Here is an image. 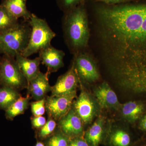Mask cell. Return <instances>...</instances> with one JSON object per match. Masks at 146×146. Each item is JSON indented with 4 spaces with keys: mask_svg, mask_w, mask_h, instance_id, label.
<instances>
[{
    "mask_svg": "<svg viewBox=\"0 0 146 146\" xmlns=\"http://www.w3.org/2000/svg\"><path fill=\"white\" fill-rule=\"evenodd\" d=\"M63 22L66 41L74 55L88 44L90 31L86 10L81 5L67 11Z\"/></svg>",
    "mask_w": 146,
    "mask_h": 146,
    "instance_id": "2",
    "label": "cell"
},
{
    "mask_svg": "<svg viewBox=\"0 0 146 146\" xmlns=\"http://www.w3.org/2000/svg\"><path fill=\"white\" fill-rule=\"evenodd\" d=\"M48 72H39L36 77L32 80L28 84L29 95L35 100L46 98V95L51 91V86L49 82Z\"/></svg>",
    "mask_w": 146,
    "mask_h": 146,
    "instance_id": "13",
    "label": "cell"
},
{
    "mask_svg": "<svg viewBox=\"0 0 146 146\" xmlns=\"http://www.w3.org/2000/svg\"><path fill=\"white\" fill-rule=\"evenodd\" d=\"M16 61L18 67L25 76L28 84L32 80L36 77L39 72V65L41 63L40 57L30 59L21 54L16 56Z\"/></svg>",
    "mask_w": 146,
    "mask_h": 146,
    "instance_id": "15",
    "label": "cell"
},
{
    "mask_svg": "<svg viewBox=\"0 0 146 146\" xmlns=\"http://www.w3.org/2000/svg\"><path fill=\"white\" fill-rule=\"evenodd\" d=\"M31 29L29 24L19 23L0 33V51L15 58L21 54L28 44Z\"/></svg>",
    "mask_w": 146,
    "mask_h": 146,
    "instance_id": "3",
    "label": "cell"
},
{
    "mask_svg": "<svg viewBox=\"0 0 146 146\" xmlns=\"http://www.w3.org/2000/svg\"><path fill=\"white\" fill-rule=\"evenodd\" d=\"M120 109L123 119L128 122L133 123L143 115L145 106L140 102L130 101L122 105Z\"/></svg>",
    "mask_w": 146,
    "mask_h": 146,
    "instance_id": "17",
    "label": "cell"
},
{
    "mask_svg": "<svg viewBox=\"0 0 146 146\" xmlns=\"http://www.w3.org/2000/svg\"><path fill=\"white\" fill-rule=\"evenodd\" d=\"M103 59L110 75L146 68V5L97 9Z\"/></svg>",
    "mask_w": 146,
    "mask_h": 146,
    "instance_id": "1",
    "label": "cell"
},
{
    "mask_svg": "<svg viewBox=\"0 0 146 146\" xmlns=\"http://www.w3.org/2000/svg\"><path fill=\"white\" fill-rule=\"evenodd\" d=\"M0 83L17 91L27 88V79L14 58L4 55L0 61Z\"/></svg>",
    "mask_w": 146,
    "mask_h": 146,
    "instance_id": "6",
    "label": "cell"
},
{
    "mask_svg": "<svg viewBox=\"0 0 146 146\" xmlns=\"http://www.w3.org/2000/svg\"><path fill=\"white\" fill-rule=\"evenodd\" d=\"M77 97L76 94L47 97L45 106L49 117L56 121H59L72 108L73 101Z\"/></svg>",
    "mask_w": 146,
    "mask_h": 146,
    "instance_id": "8",
    "label": "cell"
},
{
    "mask_svg": "<svg viewBox=\"0 0 146 146\" xmlns=\"http://www.w3.org/2000/svg\"><path fill=\"white\" fill-rule=\"evenodd\" d=\"M27 0H3L1 5L15 18H23L26 22L30 19L32 13L27 7Z\"/></svg>",
    "mask_w": 146,
    "mask_h": 146,
    "instance_id": "16",
    "label": "cell"
},
{
    "mask_svg": "<svg viewBox=\"0 0 146 146\" xmlns=\"http://www.w3.org/2000/svg\"><path fill=\"white\" fill-rule=\"evenodd\" d=\"M106 120L99 115L84 134V138L90 146H99L106 128Z\"/></svg>",
    "mask_w": 146,
    "mask_h": 146,
    "instance_id": "14",
    "label": "cell"
},
{
    "mask_svg": "<svg viewBox=\"0 0 146 146\" xmlns=\"http://www.w3.org/2000/svg\"><path fill=\"white\" fill-rule=\"evenodd\" d=\"M21 96L16 89L3 86L0 88V108L5 111Z\"/></svg>",
    "mask_w": 146,
    "mask_h": 146,
    "instance_id": "19",
    "label": "cell"
},
{
    "mask_svg": "<svg viewBox=\"0 0 146 146\" xmlns=\"http://www.w3.org/2000/svg\"><path fill=\"white\" fill-rule=\"evenodd\" d=\"M68 146H90L84 138V136L70 139Z\"/></svg>",
    "mask_w": 146,
    "mask_h": 146,
    "instance_id": "27",
    "label": "cell"
},
{
    "mask_svg": "<svg viewBox=\"0 0 146 146\" xmlns=\"http://www.w3.org/2000/svg\"><path fill=\"white\" fill-rule=\"evenodd\" d=\"M81 91L74 100L72 108L81 119L84 125L91 123L100 114L101 108L94 94L84 89L80 82Z\"/></svg>",
    "mask_w": 146,
    "mask_h": 146,
    "instance_id": "5",
    "label": "cell"
},
{
    "mask_svg": "<svg viewBox=\"0 0 146 146\" xmlns=\"http://www.w3.org/2000/svg\"><path fill=\"white\" fill-rule=\"evenodd\" d=\"M139 128L141 130L143 131H146V114L141 118L139 123Z\"/></svg>",
    "mask_w": 146,
    "mask_h": 146,
    "instance_id": "29",
    "label": "cell"
},
{
    "mask_svg": "<svg viewBox=\"0 0 146 146\" xmlns=\"http://www.w3.org/2000/svg\"><path fill=\"white\" fill-rule=\"evenodd\" d=\"M28 22L31 27V33L28 44L21 54L27 58L51 46L52 40L56 36L46 20L35 14L32 13Z\"/></svg>",
    "mask_w": 146,
    "mask_h": 146,
    "instance_id": "4",
    "label": "cell"
},
{
    "mask_svg": "<svg viewBox=\"0 0 146 146\" xmlns=\"http://www.w3.org/2000/svg\"><path fill=\"white\" fill-rule=\"evenodd\" d=\"M35 146H46L45 144L40 141H37Z\"/></svg>",
    "mask_w": 146,
    "mask_h": 146,
    "instance_id": "30",
    "label": "cell"
},
{
    "mask_svg": "<svg viewBox=\"0 0 146 146\" xmlns=\"http://www.w3.org/2000/svg\"><path fill=\"white\" fill-rule=\"evenodd\" d=\"M131 138L129 133L123 129H113L109 136V143L112 146H129Z\"/></svg>",
    "mask_w": 146,
    "mask_h": 146,
    "instance_id": "20",
    "label": "cell"
},
{
    "mask_svg": "<svg viewBox=\"0 0 146 146\" xmlns=\"http://www.w3.org/2000/svg\"><path fill=\"white\" fill-rule=\"evenodd\" d=\"M46 140V146H68L70 142V138L59 129Z\"/></svg>",
    "mask_w": 146,
    "mask_h": 146,
    "instance_id": "22",
    "label": "cell"
},
{
    "mask_svg": "<svg viewBox=\"0 0 146 146\" xmlns=\"http://www.w3.org/2000/svg\"><path fill=\"white\" fill-rule=\"evenodd\" d=\"M84 125L81 119L72 108L58 123V129L70 139L83 136Z\"/></svg>",
    "mask_w": 146,
    "mask_h": 146,
    "instance_id": "10",
    "label": "cell"
},
{
    "mask_svg": "<svg viewBox=\"0 0 146 146\" xmlns=\"http://www.w3.org/2000/svg\"><path fill=\"white\" fill-rule=\"evenodd\" d=\"M79 79L76 72L74 61L70 68L60 76L56 83L51 86V96H62L76 94Z\"/></svg>",
    "mask_w": 146,
    "mask_h": 146,
    "instance_id": "9",
    "label": "cell"
},
{
    "mask_svg": "<svg viewBox=\"0 0 146 146\" xmlns=\"http://www.w3.org/2000/svg\"><path fill=\"white\" fill-rule=\"evenodd\" d=\"M18 23V19L0 5V33L13 27Z\"/></svg>",
    "mask_w": 146,
    "mask_h": 146,
    "instance_id": "21",
    "label": "cell"
},
{
    "mask_svg": "<svg viewBox=\"0 0 146 146\" xmlns=\"http://www.w3.org/2000/svg\"><path fill=\"white\" fill-rule=\"evenodd\" d=\"M97 1L102 2L108 4H113L128 1L130 0H96Z\"/></svg>",
    "mask_w": 146,
    "mask_h": 146,
    "instance_id": "28",
    "label": "cell"
},
{
    "mask_svg": "<svg viewBox=\"0 0 146 146\" xmlns=\"http://www.w3.org/2000/svg\"><path fill=\"white\" fill-rule=\"evenodd\" d=\"M41 63L47 68L49 74L57 72L64 66L63 58L65 53L63 51L57 49L51 46L39 52Z\"/></svg>",
    "mask_w": 146,
    "mask_h": 146,
    "instance_id": "12",
    "label": "cell"
},
{
    "mask_svg": "<svg viewBox=\"0 0 146 146\" xmlns=\"http://www.w3.org/2000/svg\"><path fill=\"white\" fill-rule=\"evenodd\" d=\"M46 98H44L39 100L32 102L30 104L32 113L34 117L42 116L44 114L46 110Z\"/></svg>",
    "mask_w": 146,
    "mask_h": 146,
    "instance_id": "24",
    "label": "cell"
},
{
    "mask_svg": "<svg viewBox=\"0 0 146 146\" xmlns=\"http://www.w3.org/2000/svg\"><path fill=\"white\" fill-rule=\"evenodd\" d=\"M57 124L56 121L52 118H49L44 125L39 129L37 136L40 141L45 140L52 135L55 131Z\"/></svg>",
    "mask_w": 146,
    "mask_h": 146,
    "instance_id": "23",
    "label": "cell"
},
{
    "mask_svg": "<svg viewBox=\"0 0 146 146\" xmlns=\"http://www.w3.org/2000/svg\"><path fill=\"white\" fill-rule=\"evenodd\" d=\"M74 62L80 83L90 84L99 80L100 74L96 63L90 55L82 52L76 54Z\"/></svg>",
    "mask_w": 146,
    "mask_h": 146,
    "instance_id": "7",
    "label": "cell"
},
{
    "mask_svg": "<svg viewBox=\"0 0 146 146\" xmlns=\"http://www.w3.org/2000/svg\"><path fill=\"white\" fill-rule=\"evenodd\" d=\"M94 95L101 109L119 110L121 104L115 91L106 82H104L95 87Z\"/></svg>",
    "mask_w": 146,
    "mask_h": 146,
    "instance_id": "11",
    "label": "cell"
},
{
    "mask_svg": "<svg viewBox=\"0 0 146 146\" xmlns=\"http://www.w3.org/2000/svg\"><path fill=\"white\" fill-rule=\"evenodd\" d=\"M32 126L33 129H40L46 123V118L43 116L33 117L31 118Z\"/></svg>",
    "mask_w": 146,
    "mask_h": 146,
    "instance_id": "26",
    "label": "cell"
},
{
    "mask_svg": "<svg viewBox=\"0 0 146 146\" xmlns=\"http://www.w3.org/2000/svg\"><path fill=\"white\" fill-rule=\"evenodd\" d=\"M83 1L84 0H57V3L60 8L68 11L81 5Z\"/></svg>",
    "mask_w": 146,
    "mask_h": 146,
    "instance_id": "25",
    "label": "cell"
},
{
    "mask_svg": "<svg viewBox=\"0 0 146 146\" xmlns=\"http://www.w3.org/2000/svg\"><path fill=\"white\" fill-rule=\"evenodd\" d=\"M31 97L28 95L26 97L20 96L14 103L5 110V116L7 120L13 121L18 115L23 114L28 107Z\"/></svg>",
    "mask_w": 146,
    "mask_h": 146,
    "instance_id": "18",
    "label": "cell"
}]
</instances>
